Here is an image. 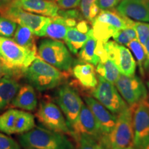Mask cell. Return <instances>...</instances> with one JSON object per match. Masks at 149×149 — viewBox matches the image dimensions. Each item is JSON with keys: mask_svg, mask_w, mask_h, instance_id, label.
Segmentation results:
<instances>
[{"mask_svg": "<svg viewBox=\"0 0 149 149\" xmlns=\"http://www.w3.org/2000/svg\"><path fill=\"white\" fill-rule=\"evenodd\" d=\"M93 34L100 42H107L120 30L133 27L135 22L120 13L117 9L101 10L92 22Z\"/></svg>", "mask_w": 149, "mask_h": 149, "instance_id": "277c9868", "label": "cell"}, {"mask_svg": "<svg viewBox=\"0 0 149 149\" xmlns=\"http://www.w3.org/2000/svg\"><path fill=\"white\" fill-rule=\"evenodd\" d=\"M37 53L19 46L13 39L1 37L0 59L10 69H21L24 72L37 57Z\"/></svg>", "mask_w": 149, "mask_h": 149, "instance_id": "5b68a950", "label": "cell"}, {"mask_svg": "<svg viewBox=\"0 0 149 149\" xmlns=\"http://www.w3.org/2000/svg\"><path fill=\"white\" fill-rule=\"evenodd\" d=\"M81 135H86L100 141L102 134L94 115L88 106L83 104L77 120L72 130L71 136L75 140Z\"/></svg>", "mask_w": 149, "mask_h": 149, "instance_id": "9a60e30c", "label": "cell"}, {"mask_svg": "<svg viewBox=\"0 0 149 149\" xmlns=\"http://www.w3.org/2000/svg\"><path fill=\"white\" fill-rule=\"evenodd\" d=\"M24 149H34V148H25Z\"/></svg>", "mask_w": 149, "mask_h": 149, "instance_id": "60d3db41", "label": "cell"}, {"mask_svg": "<svg viewBox=\"0 0 149 149\" xmlns=\"http://www.w3.org/2000/svg\"><path fill=\"white\" fill-rule=\"evenodd\" d=\"M5 11L6 17L19 25L29 28L36 36H44V31L51 17L28 12L12 4L9 6Z\"/></svg>", "mask_w": 149, "mask_h": 149, "instance_id": "7c38bea8", "label": "cell"}, {"mask_svg": "<svg viewBox=\"0 0 149 149\" xmlns=\"http://www.w3.org/2000/svg\"><path fill=\"white\" fill-rule=\"evenodd\" d=\"M78 149H107L100 141L86 135H81L77 139Z\"/></svg>", "mask_w": 149, "mask_h": 149, "instance_id": "4dcf8cb0", "label": "cell"}, {"mask_svg": "<svg viewBox=\"0 0 149 149\" xmlns=\"http://www.w3.org/2000/svg\"><path fill=\"white\" fill-rule=\"evenodd\" d=\"M55 102L62 111L72 134V130L84 104L82 99L73 87L64 84L59 87L57 91Z\"/></svg>", "mask_w": 149, "mask_h": 149, "instance_id": "52a82bcc", "label": "cell"}, {"mask_svg": "<svg viewBox=\"0 0 149 149\" xmlns=\"http://www.w3.org/2000/svg\"><path fill=\"white\" fill-rule=\"evenodd\" d=\"M133 28L137 33V40L141 45L144 46L149 39V24L142 22H135Z\"/></svg>", "mask_w": 149, "mask_h": 149, "instance_id": "1f68e13d", "label": "cell"}, {"mask_svg": "<svg viewBox=\"0 0 149 149\" xmlns=\"http://www.w3.org/2000/svg\"><path fill=\"white\" fill-rule=\"evenodd\" d=\"M34 35V33L29 28L18 24L13 40L19 46L37 51Z\"/></svg>", "mask_w": 149, "mask_h": 149, "instance_id": "484cf974", "label": "cell"}, {"mask_svg": "<svg viewBox=\"0 0 149 149\" xmlns=\"http://www.w3.org/2000/svg\"><path fill=\"white\" fill-rule=\"evenodd\" d=\"M79 7L83 17L91 23L101 11L96 3V0H80Z\"/></svg>", "mask_w": 149, "mask_h": 149, "instance_id": "83f0119b", "label": "cell"}, {"mask_svg": "<svg viewBox=\"0 0 149 149\" xmlns=\"http://www.w3.org/2000/svg\"><path fill=\"white\" fill-rule=\"evenodd\" d=\"M39 57L62 72H68L73 65V59L68 48L62 42L44 40L37 48Z\"/></svg>", "mask_w": 149, "mask_h": 149, "instance_id": "8992f818", "label": "cell"}, {"mask_svg": "<svg viewBox=\"0 0 149 149\" xmlns=\"http://www.w3.org/2000/svg\"><path fill=\"white\" fill-rule=\"evenodd\" d=\"M15 0H0V7H3L6 6L11 4Z\"/></svg>", "mask_w": 149, "mask_h": 149, "instance_id": "8d00e7d4", "label": "cell"}, {"mask_svg": "<svg viewBox=\"0 0 149 149\" xmlns=\"http://www.w3.org/2000/svg\"><path fill=\"white\" fill-rule=\"evenodd\" d=\"M97 86L93 89L91 95L110 111L118 115L128 105L121 96L114 84L100 75H97Z\"/></svg>", "mask_w": 149, "mask_h": 149, "instance_id": "9c48e42d", "label": "cell"}, {"mask_svg": "<svg viewBox=\"0 0 149 149\" xmlns=\"http://www.w3.org/2000/svg\"><path fill=\"white\" fill-rule=\"evenodd\" d=\"M19 88L18 81L9 75H5L0 79V111L13 101Z\"/></svg>", "mask_w": 149, "mask_h": 149, "instance_id": "603a6c76", "label": "cell"}, {"mask_svg": "<svg viewBox=\"0 0 149 149\" xmlns=\"http://www.w3.org/2000/svg\"><path fill=\"white\" fill-rule=\"evenodd\" d=\"M17 24L5 16L0 15V36L10 38L13 37Z\"/></svg>", "mask_w": 149, "mask_h": 149, "instance_id": "f546056e", "label": "cell"}, {"mask_svg": "<svg viewBox=\"0 0 149 149\" xmlns=\"http://www.w3.org/2000/svg\"><path fill=\"white\" fill-rule=\"evenodd\" d=\"M117 10L131 19L149 22V0H121Z\"/></svg>", "mask_w": 149, "mask_h": 149, "instance_id": "e0dca14e", "label": "cell"}, {"mask_svg": "<svg viewBox=\"0 0 149 149\" xmlns=\"http://www.w3.org/2000/svg\"><path fill=\"white\" fill-rule=\"evenodd\" d=\"M115 149H133V147H127V148H115Z\"/></svg>", "mask_w": 149, "mask_h": 149, "instance_id": "ab89813d", "label": "cell"}, {"mask_svg": "<svg viewBox=\"0 0 149 149\" xmlns=\"http://www.w3.org/2000/svg\"><path fill=\"white\" fill-rule=\"evenodd\" d=\"M39 121L48 129L71 135L62 111L57 104L50 101H42L37 113Z\"/></svg>", "mask_w": 149, "mask_h": 149, "instance_id": "8fae6325", "label": "cell"}, {"mask_svg": "<svg viewBox=\"0 0 149 149\" xmlns=\"http://www.w3.org/2000/svg\"><path fill=\"white\" fill-rule=\"evenodd\" d=\"M127 46L135 56V58L137 61V65H138L139 71L141 75L144 77L145 75L144 65L145 59H146V53H145L144 46L141 45L137 39L132 40L128 44Z\"/></svg>", "mask_w": 149, "mask_h": 149, "instance_id": "4316f807", "label": "cell"}, {"mask_svg": "<svg viewBox=\"0 0 149 149\" xmlns=\"http://www.w3.org/2000/svg\"><path fill=\"white\" fill-rule=\"evenodd\" d=\"M0 149H21V148L15 140L0 131Z\"/></svg>", "mask_w": 149, "mask_h": 149, "instance_id": "d6a6232c", "label": "cell"}, {"mask_svg": "<svg viewBox=\"0 0 149 149\" xmlns=\"http://www.w3.org/2000/svg\"><path fill=\"white\" fill-rule=\"evenodd\" d=\"M1 37H1V36H0V42H1Z\"/></svg>", "mask_w": 149, "mask_h": 149, "instance_id": "b9f144b4", "label": "cell"}, {"mask_svg": "<svg viewBox=\"0 0 149 149\" xmlns=\"http://www.w3.org/2000/svg\"><path fill=\"white\" fill-rule=\"evenodd\" d=\"M58 6V7L62 10L75 8L79 6L80 0H51Z\"/></svg>", "mask_w": 149, "mask_h": 149, "instance_id": "836d02e7", "label": "cell"}, {"mask_svg": "<svg viewBox=\"0 0 149 149\" xmlns=\"http://www.w3.org/2000/svg\"><path fill=\"white\" fill-rule=\"evenodd\" d=\"M24 72L29 84L41 92L56 88L64 79L62 71L40 57H36Z\"/></svg>", "mask_w": 149, "mask_h": 149, "instance_id": "7a4b0ae2", "label": "cell"}, {"mask_svg": "<svg viewBox=\"0 0 149 149\" xmlns=\"http://www.w3.org/2000/svg\"><path fill=\"white\" fill-rule=\"evenodd\" d=\"M77 20L74 18H66L60 15L51 17L44 31V36L52 40H64L68 29L77 25Z\"/></svg>", "mask_w": 149, "mask_h": 149, "instance_id": "ffe728a7", "label": "cell"}, {"mask_svg": "<svg viewBox=\"0 0 149 149\" xmlns=\"http://www.w3.org/2000/svg\"><path fill=\"white\" fill-rule=\"evenodd\" d=\"M11 4L28 12L48 17L58 15L59 10L58 6L51 0H15Z\"/></svg>", "mask_w": 149, "mask_h": 149, "instance_id": "d6986e66", "label": "cell"}, {"mask_svg": "<svg viewBox=\"0 0 149 149\" xmlns=\"http://www.w3.org/2000/svg\"><path fill=\"white\" fill-rule=\"evenodd\" d=\"M145 53H146V59L144 61V71L145 74H147L149 76V39L145 44L144 46Z\"/></svg>", "mask_w": 149, "mask_h": 149, "instance_id": "d590c367", "label": "cell"}, {"mask_svg": "<svg viewBox=\"0 0 149 149\" xmlns=\"http://www.w3.org/2000/svg\"><path fill=\"white\" fill-rule=\"evenodd\" d=\"M116 43L123 46H127L132 40L137 39V33L133 27H128L120 30L113 37Z\"/></svg>", "mask_w": 149, "mask_h": 149, "instance_id": "f1b7e54d", "label": "cell"}, {"mask_svg": "<svg viewBox=\"0 0 149 149\" xmlns=\"http://www.w3.org/2000/svg\"><path fill=\"white\" fill-rule=\"evenodd\" d=\"M35 126V117L29 112L9 109L0 115V131L7 134H23Z\"/></svg>", "mask_w": 149, "mask_h": 149, "instance_id": "ba28073f", "label": "cell"}, {"mask_svg": "<svg viewBox=\"0 0 149 149\" xmlns=\"http://www.w3.org/2000/svg\"><path fill=\"white\" fill-rule=\"evenodd\" d=\"M97 44V40L93 35L91 29L88 40L78 53L80 60L97 66L100 61V57L96 53Z\"/></svg>", "mask_w": 149, "mask_h": 149, "instance_id": "cb8c5ba5", "label": "cell"}, {"mask_svg": "<svg viewBox=\"0 0 149 149\" xmlns=\"http://www.w3.org/2000/svg\"><path fill=\"white\" fill-rule=\"evenodd\" d=\"M121 96L129 107H135L146 100L148 91L143 81L138 76H126L120 74L115 83Z\"/></svg>", "mask_w": 149, "mask_h": 149, "instance_id": "30bf717a", "label": "cell"}, {"mask_svg": "<svg viewBox=\"0 0 149 149\" xmlns=\"http://www.w3.org/2000/svg\"><path fill=\"white\" fill-rule=\"evenodd\" d=\"M133 146H141L149 141V103L146 100L134 107L133 115Z\"/></svg>", "mask_w": 149, "mask_h": 149, "instance_id": "5bb4252c", "label": "cell"}, {"mask_svg": "<svg viewBox=\"0 0 149 149\" xmlns=\"http://www.w3.org/2000/svg\"><path fill=\"white\" fill-rule=\"evenodd\" d=\"M11 104L14 107L24 111H35L37 107V97L34 87L31 84L20 86Z\"/></svg>", "mask_w": 149, "mask_h": 149, "instance_id": "7402d4cb", "label": "cell"}, {"mask_svg": "<svg viewBox=\"0 0 149 149\" xmlns=\"http://www.w3.org/2000/svg\"><path fill=\"white\" fill-rule=\"evenodd\" d=\"M120 1L121 0H96V3L101 10H107L115 8Z\"/></svg>", "mask_w": 149, "mask_h": 149, "instance_id": "e575fe53", "label": "cell"}, {"mask_svg": "<svg viewBox=\"0 0 149 149\" xmlns=\"http://www.w3.org/2000/svg\"><path fill=\"white\" fill-rule=\"evenodd\" d=\"M133 149H149V141H147L146 143H145L141 146H139L138 147H135Z\"/></svg>", "mask_w": 149, "mask_h": 149, "instance_id": "74e56055", "label": "cell"}, {"mask_svg": "<svg viewBox=\"0 0 149 149\" xmlns=\"http://www.w3.org/2000/svg\"><path fill=\"white\" fill-rule=\"evenodd\" d=\"M19 141L24 148L75 149L72 141L64 133L41 127H34L22 134Z\"/></svg>", "mask_w": 149, "mask_h": 149, "instance_id": "6da1fadb", "label": "cell"}, {"mask_svg": "<svg viewBox=\"0 0 149 149\" xmlns=\"http://www.w3.org/2000/svg\"><path fill=\"white\" fill-rule=\"evenodd\" d=\"M134 107H126L117 115V122L113 130L107 136L102 137L100 142L107 149L133 147Z\"/></svg>", "mask_w": 149, "mask_h": 149, "instance_id": "3957f363", "label": "cell"}, {"mask_svg": "<svg viewBox=\"0 0 149 149\" xmlns=\"http://www.w3.org/2000/svg\"><path fill=\"white\" fill-rule=\"evenodd\" d=\"M105 47L108 57L116 65L120 74L126 76L135 74L137 64L129 49L115 41H108Z\"/></svg>", "mask_w": 149, "mask_h": 149, "instance_id": "4fadbf2b", "label": "cell"}, {"mask_svg": "<svg viewBox=\"0 0 149 149\" xmlns=\"http://www.w3.org/2000/svg\"><path fill=\"white\" fill-rule=\"evenodd\" d=\"M147 86H148V103H149V81H147Z\"/></svg>", "mask_w": 149, "mask_h": 149, "instance_id": "f35d334b", "label": "cell"}, {"mask_svg": "<svg viewBox=\"0 0 149 149\" xmlns=\"http://www.w3.org/2000/svg\"><path fill=\"white\" fill-rule=\"evenodd\" d=\"M96 72L97 75L101 76L110 82L114 84L120 74L116 65L109 58H106L100 61L97 65Z\"/></svg>", "mask_w": 149, "mask_h": 149, "instance_id": "d4e9b609", "label": "cell"}, {"mask_svg": "<svg viewBox=\"0 0 149 149\" xmlns=\"http://www.w3.org/2000/svg\"><path fill=\"white\" fill-rule=\"evenodd\" d=\"M84 100L94 115L102 132V137L109 135L115 127L117 115L110 111L93 97L86 96Z\"/></svg>", "mask_w": 149, "mask_h": 149, "instance_id": "2e32d148", "label": "cell"}, {"mask_svg": "<svg viewBox=\"0 0 149 149\" xmlns=\"http://www.w3.org/2000/svg\"><path fill=\"white\" fill-rule=\"evenodd\" d=\"M72 72L84 88L93 90L97 86L98 77L94 65L80 60L73 63Z\"/></svg>", "mask_w": 149, "mask_h": 149, "instance_id": "44dd1931", "label": "cell"}, {"mask_svg": "<svg viewBox=\"0 0 149 149\" xmlns=\"http://www.w3.org/2000/svg\"><path fill=\"white\" fill-rule=\"evenodd\" d=\"M91 30L88 22L86 19L80 20L75 26L68 29L64 41L70 52L74 55L79 53L88 40Z\"/></svg>", "mask_w": 149, "mask_h": 149, "instance_id": "ac0fdd59", "label": "cell"}]
</instances>
